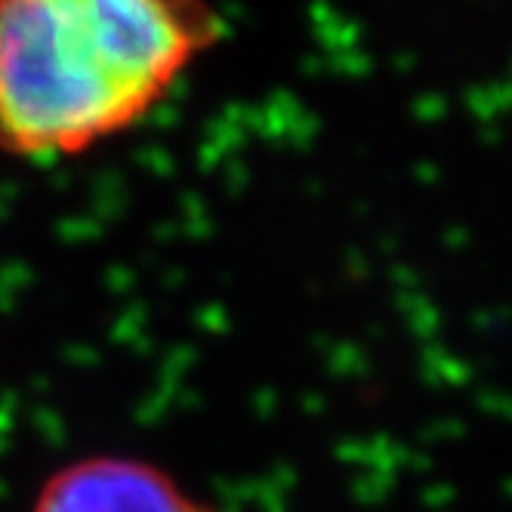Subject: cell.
I'll use <instances>...</instances> for the list:
<instances>
[{
	"mask_svg": "<svg viewBox=\"0 0 512 512\" xmlns=\"http://www.w3.org/2000/svg\"><path fill=\"white\" fill-rule=\"evenodd\" d=\"M216 41L210 0H0V155L62 164L105 149Z\"/></svg>",
	"mask_w": 512,
	"mask_h": 512,
	"instance_id": "1",
	"label": "cell"
},
{
	"mask_svg": "<svg viewBox=\"0 0 512 512\" xmlns=\"http://www.w3.org/2000/svg\"><path fill=\"white\" fill-rule=\"evenodd\" d=\"M34 512H219L155 463L87 457L47 482Z\"/></svg>",
	"mask_w": 512,
	"mask_h": 512,
	"instance_id": "2",
	"label": "cell"
}]
</instances>
